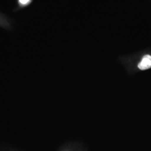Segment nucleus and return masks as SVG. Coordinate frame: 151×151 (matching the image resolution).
<instances>
[{"instance_id":"1","label":"nucleus","mask_w":151,"mask_h":151,"mask_svg":"<svg viewBox=\"0 0 151 151\" xmlns=\"http://www.w3.org/2000/svg\"><path fill=\"white\" fill-rule=\"evenodd\" d=\"M141 70H146L151 68V56L150 55H145L138 65Z\"/></svg>"},{"instance_id":"2","label":"nucleus","mask_w":151,"mask_h":151,"mask_svg":"<svg viewBox=\"0 0 151 151\" xmlns=\"http://www.w3.org/2000/svg\"><path fill=\"white\" fill-rule=\"evenodd\" d=\"M19 1L22 5H25V4H27V3L30 1V0H19Z\"/></svg>"}]
</instances>
